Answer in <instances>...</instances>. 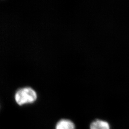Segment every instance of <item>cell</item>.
<instances>
[{
  "instance_id": "1",
  "label": "cell",
  "mask_w": 129,
  "mask_h": 129,
  "mask_svg": "<svg viewBox=\"0 0 129 129\" xmlns=\"http://www.w3.org/2000/svg\"><path fill=\"white\" fill-rule=\"evenodd\" d=\"M37 94L31 88H24L19 89L15 95V100L20 106L33 103L37 99Z\"/></svg>"
},
{
  "instance_id": "2",
  "label": "cell",
  "mask_w": 129,
  "mask_h": 129,
  "mask_svg": "<svg viewBox=\"0 0 129 129\" xmlns=\"http://www.w3.org/2000/svg\"><path fill=\"white\" fill-rule=\"evenodd\" d=\"M89 129H111V127L109 122L105 120L96 119L91 123Z\"/></svg>"
},
{
  "instance_id": "3",
  "label": "cell",
  "mask_w": 129,
  "mask_h": 129,
  "mask_svg": "<svg viewBox=\"0 0 129 129\" xmlns=\"http://www.w3.org/2000/svg\"><path fill=\"white\" fill-rule=\"evenodd\" d=\"M55 129H75V125L70 120L61 119L56 123Z\"/></svg>"
}]
</instances>
